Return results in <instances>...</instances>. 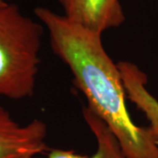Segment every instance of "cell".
<instances>
[{
	"label": "cell",
	"instance_id": "obj_5",
	"mask_svg": "<svg viewBox=\"0 0 158 158\" xmlns=\"http://www.w3.org/2000/svg\"><path fill=\"white\" fill-rule=\"evenodd\" d=\"M120 71L127 98L145 115L148 127L154 138L158 140V100L147 88L148 77L134 62L121 61L117 63Z\"/></svg>",
	"mask_w": 158,
	"mask_h": 158
},
{
	"label": "cell",
	"instance_id": "obj_4",
	"mask_svg": "<svg viewBox=\"0 0 158 158\" xmlns=\"http://www.w3.org/2000/svg\"><path fill=\"white\" fill-rule=\"evenodd\" d=\"M63 16L85 28L102 34L126 20L120 0H57Z\"/></svg>",
	"mask_w": 158,
	"mask_h": 158
},
{
	"label": "cell",
	"instance_id": "obj_9",
	"mask_svg": "<svg viewBox=\"0 0 158 158\" xmlns=\"http://www.w3.org/2000/svg\"><path fill=\"white\" fill-rule=\"evenodd\" d=\"M157 1H158V0H157Z\"/></svg>",
	"mask_w": 158,
	"mask_h": 158
},
{
	"label": "cell",
	"instance_id": "obj_6",
	"mask_svg": "<svg viewBox=\"0 0 158 158\" xmlns=\"http://www.w3.org/2000/svg\"><path fill=\"white\" fill-rule=\"evenodd\" d=\"M83 117L95 138L97 145L95 153L89 156L72 150L54 148L47 152L46 158H128L106 124L88 106L83 108Z\"/></svg>",
	"mask_w": 158,
	"mask_h": 158
},
{
	"label": "cell",
	"instance_id": "obj_7",
	"mask_svg": "<svg viewBox=\"0 0 158 158\" xmlns=\"http://www.w3.org/2000/svg\"><path fill=\"white\" fill-rule=\"evenodd\" d=\"M11 0H0V5H3V4H6V3H9Z\"/></svg>",
	"mask_w": 158,
	"mask_h": 158
},
{
	"label": "cell",
	"instance_id": "obj_8",
	"mask_svg": "<svg viewBox=\"0 0 158 158\" xmlns=\"http://www.w3.org/2000/svg\"><path fill=\"white\" fill-rule=\"evenodd\" d=\"M156 142H157V144H158V140H157V141H156Z\"/></svg>",
	"mask_w": 158,
	"mask_h": 158
},
{
	"label": "cell",
	"instance_id": "obj_3",
	"mask_svg": "<svg viewBox=\"0 0 158 158\" xmlns=\"http://www.w3.org/2000/svg\"><path fill=\"white\" fill-rule=\"evenodd\" d=\"M47 135L43 120L34 118L21 125L0 106V158H37L49 150Z\"/></svg>",
	"mask_w": 158,
	"mask_h": 158
},
{
	"label": "cell",
	"instance_id": "obj_1",
	"mask_svg": "<svg viewBox=\"0 0 158 158\" xmlns=\"http://www.w3.org/2000/svg\"><path fill=\"white\" fill-rule=\"evenodd\" d=\"M34 14L47 28L52 50L72 73L88 107L106 124L128 158H158V144L148 127L131 118L117 63L109 56L102 34L40 6Z\"/></svg>",
	"mask_w": 158,
	"mask_h": 158
},
{
	"label": "cell",
	"instance_id": "obj_2",
	"mask_svg": "<svg viewBox=\"0 0 158 158\" xmlns=\"http://www.w3.org/2000/svg\"><path fill=\"white\" fill-rule=\"evenodd\" d=\"M44 27L19 6L0 5V96L13 100L34 95Z\"/></svg>",
	"mask_w": 158,
	"mask_h": 158
}]
</instances>
